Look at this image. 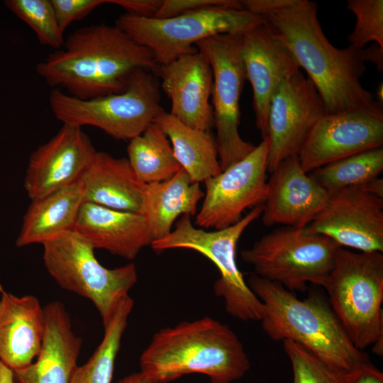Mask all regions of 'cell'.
Returning a JSON list of instances; mask_svg holds the SVG:
<instances>
[{
  "label": "cell",
  "instance_id": "35",
  "mask_svg": "<svg viewBox=\"0 0 383 383\" xmlns=\"http://www.w3.org/2000/svg\"><path fill=\"white\" fill-rule=\"evenodd\" d=\"M163 0H108L109 4L118 5L126 13L139 17H155Z\"/></svg>",
  "mask_w": 383,
  "mask_h": 383
},
{
  "label": "cell",
  "instance_id": "28",
  "mask_svg": "<svg viewBox=\"0 0 383 383\" xmlns=\"http://www.w3.org/2000/svg\"><path fill=\"white\" fill-rule=\"evenodd\" d=\"M133 307V300L128 295L104 327L101 343L84 365L77 366L70 383H111L115 361Z\"/></svg>",
  "mask_w": 383,
  "mask_h": 383
},
{
  "label": "cell",
  "instance_id": "37",
  "mask_svg": "<svg viewBox=\"0 0 383 383\" xmlns=\"http://www.w3.org/2000/svg\"><path fill=\"white\" fill-rule=\"evenodd\" d=\"M355 383H383V373L369 362L362 367Z\"/></svg>",
  "mask_w": 383,
  "mask_h": 383
},
{
  "label": "cell",
  "instance_id": "25",
  "mask_svg": "<svg viewBox=\"0 0 383 383\" xmlns=\"http://www.w3.org/2000/svg\"><path fill=\"white\" fill-rule=\"evenodd\" d=\"M204 196L199 183L182 168L167 180L145 184L143 215L153 241L170 234L179 216H194Z\"/></svg>",
  "mask_w": 383,
  "mask_h": 383
},
{
  "label": "cell",
  "instance_id": "7",
  "mask_svg": "<svg viewBox=\"0 0 383 383\" xmlns=\"http://www.w3.org/2000/svg\"><path fill=\"white\" fill-rule=\"evenodd\" d=\"M264 23L245 9L210 6L174 17L158 18L121 14L115 26L140 45L148 48L158 66L196 52V43L221 35H242Z\"/></svg>",
  "mask_w": 383,
  "mask_h": 383
},
{
  "label": "cell",
  "instance_id": "6",
  "mask_svg": "<svg viewBox=\"0 0 383 383\" xmlns=\"http://www.w3.org/2000/svg\"><path fill=\"white\" fill-rule=\"evenodd\" d=\"M153 74L138 70L122 92L89 99L52 89L50 107L63 124L94 126L116 139L129 141L142 134L163 111L159 84Z\"/></svg>",
  "mask_w": 383,
  "mask_h": 383
},
{
  "label": "cell",
  "instance_id": "34",
  "mask_svg": "<svg viewBox=\"0 0 383 383\" xmlns=\"http://www.w3.org/2000/svg\"><path fill=\"white\" fill-rule=\"evenodd\" d=\"M210 6L243 9L240 1L237 0H163L155 18H171L191 11Z\"/></svg>",
  "mask_w": 383,
  "mask_h": 383
},
{
  "label": "cell",
  "instance_id": "41",
  "mask_svg": "<svg viewBox=\"0 0 383 383\" xmlns=\"http://www.w3.org/2000/svg\"><path fill=\"white\" fill-rule=\"evenodd\" d=\"M377 96L378 98V102L382 104L383 101V84L381 83L377 90Z\"/></svg>",
  "mask_w": 383,
  "mask_h": 383
},
{
  "label": "cell",
  "instance_id": "24",
  "mask_svg": "<svg viewBox=\"0 0 383 383\" xmlns=\"http://www.w3.org/2000/svg\"><path fill=\"white\" fill-rule=\"evenodd\" d=\"M84 194L79 182L31 200L16 240L17 247L43 244L74 231Z\"/></svg>",
  "mask_w": 383,
  "mask_h": 383
},
{
  "label": "cell",
  "instance_id": "17",
  "mask_svg": "<svg viewBox=\"0 0 383 383\" xmlns=\"http://www.w3.org/2000/svg\"><path fill=\"white\" fill-rule=\"evenodd\" d=\"M240 51L246 80L252 89L255 124L263 139L267 137L269 108L274 92L300 68L264 23L241 35Z\"/></svg>",
  "mask_w": 383,
  "mask_h": 383
},
{
  "label": "cell",
  "instance_id": "20",
  "mask_svg": "<svg viewBox=\"0 0 383 383\" xmlns=\"http://www.w3.org/2000/svg\"><path fill=\"white\" fill-rule=\"evenodd\" d=\"M43 310L45 330L37 360L13 370L14 383H70L78 366L82 339L73 331L65 306L55 301Z\"/></svg>",
  "mask_w": 383,
  "mask_h": 383
},
{
  "label": "cell",
  "instance_id": "29",
  "mask_svg": "<svg viewBox=\"0 0 383 383\" xmlns=\"http://www.w3.org/2000/svg\"><path fill=\"white\" fill-rule=\"evenodd\" d=\"M383 171V147L363 151L321 166L308 173L328 193L360 186Z\"/></svg>",
  "mask_w": 383,
  "mask_h": 383
},
{
  "label": "cell",
  "instance_id": "22",
  "mask_svg": "<svg viewBox=\"0 0 383 383\" xmlns=\"http://www.w3.org/2000/svg\"><path fill=\"white\" fill-rule=\"evenodd\" d=\"M0 361L12 370L30 365L40 352L44 310L33 295L18 296L0 285Z\"/></svg>",
  "mask_w": 383,
  "mask_h": 383
},
{
  "label": "cell",
  "instance_id": "27",
  "mask_svg": "<svg viewBox=\"0 0 383 383\" xmlns=\"http://www.w3.org/2000/svg\"><path fill=\"white\" fill-rule=\"evenodd\" d=\"M127 154L136 178L143 184L167 180L182 169L167 136L153 123L129 140Z\"/></svg>",
  "mask_w": 383,
  "mask_h": 383
},
{
  "label": "cell",
  "instance_id": "23",
  "mask_svg": "<svg viewBox=\"0 0 383 383\" xmlns=\"http://www.w3.org/2000/svg\"><path fill=\"white\" fill-rule=\"evenodd\" d=\"M79 182L84 202L143 215L145 187L127 158L96 152Z\"/></svg>",
  "mask_w": 383,
  "mask_h": 383
},
{
  "label": "cell",
  "instance_id": "15",
  "mask_svg": "<svg viewBox=\"0 0 383 383\" xmlns=\"http://www.w3.org/2000/svg\"><path fill=\"white\" fill-rule=\"evenodd\" d=\"M306 228L343 248L383 252V199L362 186L330 192L324 207Z\"/></svg>",
  "mask_w": 383,
  "mask_h": 383
},
{
  "label": "cell",
  "instance_id": "1",
  "mask_svg": "<svg viewBox=\"0 0 383 383\" xmlns=\"http://www.w3.org/2000/svg\"><path fill=\"white\" fill-rule=\"evenodd\" d=\"M243 9L260 16L270 33L291 52L320 95L327 113L365 106L374 101L361 84L366 71L362 50L334 47L309 0H241Z\"/></svg>",
  "mask_w": 383,
  "mask_h": 383
},
{
  "label": "cell",
  "instance_id": "39",
  "mask_svg": "<svg viewBox=\"0 0 383 383\" xmlns=\"http://www.w3.org/2000/svg\"><path fill=\"white\" fill-rule=\"evenodd\" d=\"M116 383H157L149 376L140 371L119 379Z\"/></svg>",
  "mask_w": 383,
  "mask_h": 383
},
{
  "label": "cell",
  "instance_id": "16",
  "mask_svg": "<svg viewBox=\"0 0 383 383\" xmlns=\"http://www.w3.org/2000/svg\"><path fill=\"white\" fill-rule=\"evenodd\" d=\"M80 127L63 124L29 157L23 187L33 200L79 182L96 153Z\"/></svg>",
  "mask_w": 383,
  "mask_h": 383
},
{
  "label": "cell",
  "instance_id": "36",
  "mask_svg": "<svg viewBox=\"0 0 383 383\" xmlns=\"http://www.w3.org/2000/svg\"><path fill=\"white\" fill-rule=\"evenodd\" d=\"M365 62H371L375 65L379 72L383 71V48L377 43H372L367 48L362 49Z\"/></svg>",
  "mask_w": 383,
  "mask_h": 383
},
{
  "label": "cell",
  "instance_id": "12",
  "mask_svg": "<svg viewBox=\"0 0 383 383\" xmlns=\"http://www.w3.org/2000/svg\"><path fill=\"white\" fill-rule=\"evenodd\" d=\"M270 140L267 137L243 160L207 179L195 225L219 230L238 222L247 209L263 204L267 190Z\"/></svg>",
  "mask_w": 383,
  "mask_h": 383
},
{
  "label": "cell",
  "instance_id": "19",
  "mask_svg": "<svg viewBox=\"0 0 383 383\" xmlns=\"http://www.w3.org/2000/svg\"><path fill=\"white\" fill-rule=\"evenodd\" d=\"M156 74L171 101L170 113L192 128L209 131L214 125L209 102L213 72L206 57L199 50L183 55L160 66Z\"/></svg>",
  "mask_w": 383,
  "mask_h": 383
},
{
  "label": "cell",
  "instance_id": "38",
  "mask_svg": "<svg viewBox=\"0 0 383 383\" xmlns=\"http://www.w3.org/2000/svg\"><path fill=\"white\" fill-rule=\"evenodd\" d=\"M362 186L369 193L383 199V179L376 177Z\"/></svg>",
  "mask_w": 383,
  "mask_h": 383
},
{
  "label": "cell",
  "instance_id": "26",
  "mask_svg": "<svg viewBox=\"0 0 383 383\" xmlns=\"http://www.w3.org/2000/svg\"><path fill=\"white\" fill-rule=\"evenodd\" d=\"M153 123L167 136L176 159L193 182H204L222 172L216 140L209 131L192 128L164 110Z\"/></svg>",
  "mask_w": 383,
  "mask_h": 383
},
{
  "label": "cell",
  "instance_id": "3",
  "mask_svg": "<svg viewBox=\"0 0 383 383\" xmlns=\"http://www.w3.org/2000/svg\"><path fill=\"white\" fill-rule=\"evenodd\" d=\"M140 367L157 383L193 373L211 383H231L245 374L250 362L235 332L206 316L155 333L140 357Z\"/></svg>",
  "mask_w": 383,
  "mask_h": 383
},
{
  "label": "cell",
  "instance_id": "32",
  "mask_svg": "<svg viewBox=\"0 0 383 383\" xmlns=\"http://www.w3.org/2000/svg\"><path fill=\"white\" fill-rule=\"evenodd\" d=\"M347 9L355 16L354 29L348 37L350 45L362 50L374 43L383 48V1L348 0Z\"/></svg>",
  "mask_w": 383,
  "mask_h": 383
},
{
  "label": "cell",
  "instance_id": "10",
  "mask_svg": "<svg viewBox=\"0 0 383 383\" xmlns=\"http://www.w3.org/2000/svg\"><path fill=\"white\" fill-rule=\"evenodd\" d=\"M340 247L306 227L282 226L262 235L241 252L254 274L280 284L290 292H305L307 284L323 287Z\"/></svg>",
  "mask_w": 383,
  "mask_h": 383
},
{
  "label": "cell",
  "instance_id": "18",
  "mask_svg": "<svg viewBox=\"0 0 383 383\" xmlns=\"http://www.w3.org/2000/svg\"><path fill=\"white\" fill-rule=\"evenodd\" d=\"M262 213L265 226H308L324 207L328 193L301 168L298 156L282 161L270 173Z\"/></svg>",
  "mask_w": 383,
  "mask_h": 383
},
{
  "label": "cell",
  "instance_id": "5",
  "mask_svg": "<svg viewBox=\"0 0 383 383\" xmlns=\"http://www.w3.org/2000/svg\"><path fill=\"white\" fill-rule=\"evenodd\" d=\"M328 303L359 350L383 337V252L339 247L323 287Z\"/></svg>",
  "mask_w": 383,
  "mask_h": 383
},
{
  "label": "cell",
  "instance_id": "14",
  "mask_svg": "<svg viewBox=\"0 0 383 383\" xmlns=\"http://www.w3.org/2000/svg\"><path fill=\"white\" fill-rule=\"evenodd\" d=\"M326 113L313 84L300 70L282 82L269 108V173L282 161L298 156L309 132Z\"/></svg>",
  "mask_w": 383,
  "mask_h": 383
},
{
  "label": "cell",
  "instance_id": "31",
  "mask_svg": "<svg viewBox=\"0 0 383 383\" xmlns=\"http://www.w3.org/2000/svg\"><path fill=\"white\" fill-rule=\"evenodd\" d=\"M6 6L28 25L41 45L61 49L65 40L51 0H9Z\"/></svg>",
  "mask_w": 383,
  "mask_h": 383
},
{
  "label": "cell",
  "instance_id": "2",
  "mask_svg": "<svg viewBox=\"0 0 383 383\" xmlns=\"http://www.w3.org/2000/svg\"><path fill=\"white\" fill-rule=\"evenodd\" d=\"M63 47L38 62L36 72L52 89L65 88L80 99L122 92L135 71L156 73L160 67L148 48L115 25L80 28Z\"/></svg>",
  "mask_w": 383,
  "mask_h": 383
},
{
  "label": "cell",
  "instance_id": "13",
  "mask_svg": "<svg viewBox=\"0 0 383 383\" xmlns=\"http://www.w3.org/2000/svg\"><path fill=\"white\" fill-rule=\"evenodd\" d=\"M383 145V105L377 101L326 113L313 126L298 154L306 173L335 160Z\"/></svg>",
  "mask_w": 383,
  "mask_h": 383
},
{
  "label": "cell",
  "instance_id": "33",
  "mask_svg": "<svg viewBox=\"0 0 383 383\" xmlns=\"http://www.w3.org/2000/svg\"><path fill=\"white\" fill-rule=\"evenodd\" d=\"M60 30L70 23L89 15L96 7L108 4V0H51Z\"/></svg>",
  "mask_w": 383,
  "mask_h": 383
},
{
  "label": "cell",
  "instance_id": "40",
  "mask_svg": "<svg viewBox=\"0 0 383 383\" xmlns=\"http://www.w3.org/2000/svg\"><path fill=\"white\" fill-rule=\"evenodd\" d=\"M0 383H14L13 370L1 361Z\"/></svg>",
  "mask_w": 383,
  "mask_h": 383
},
{
  "label": "cell",
  "instance_id": "11",
  "mask_svg": "<svg viewBox=\"0 0 383 383\" xmlns=\"http://www.w3.org/2000/svg\"><path fill=\"white\" fill-rule=\"evenodd\" d=\"M241 35L221 34L196 43L213 72L211 101L221 170L239 162L255 148L239 133L240 98L246 81L240 55Z\"/></svg>",
  "mask_w": 383,
  "mask_h": 383
},
{
  "label": "cell",
  "instance_id": "21",
  "mask_svg": "<svg viewBox=\"0 0 383 383\" xmlns=\"http://www.w3.org/2000/svg\"><path fill=\"white\" fill-rule=\"evenodd\" d=\"M94 249L133 260L153 241L149 224L141 213L84 202L75 228Z\"/></svg>",
  "mask_w": 383,
  "mask_h": 383
},
{
  "label": "cell",
  "instance_id": "4",
  "mask_svg": "<svg viewBox=\"0 0 383 383\" xmlns=\"http://www.w3.org/2000/svg\"><path fill=\"white\" fill-rule=\"evenodd\" d=\"M247 284L264 304L262 328L272 340L293 341L348 372L370 362L353 345L329 303L321 296L311 294L300 299L280 284L254 274Z\"/></svg>",
  "mask_w": 383,
  "mask_h": 383
},
{
  "label": "cell",
  "instance_id": "30",
  "mask_svg": "<svg viewBox=\"0 0 383 383\" xmlns=\"http://www.w3.org/2000/svg\"><path fill=\"white\" fill-rule=\"evenodd\" d=\"M292 367L293 383H355L360 370L348 372L335 367L303 346L282 341Z\"/></svg>",
  "mask_w": 383,
  "mask_h": 383
},
{
  "label": "cell",
  "instance_id": "9",
  "mask_svg": "<svg viewBox=\"0 0 383 383\" xmlns=\"http://www.w3.org/2000/svg\"><path fill=\"white\" fill-rule=\"evenodd\" d=\"M43 262L49 274L62 289L89 299L104 327L138 280L135 264L113 269L102 266L94 248L76 231L45 242Z\"/></svg>",
  "mask_w": 383,
  "mask_h": 383
},
{
  "label": "cell",
  "instance_id": "8",
  "mask_svg": "<svg viewBox=\"0 0 383 383\" xmlns=\"http://www.w3.org/2000/svg\"><path fill=\"white\" fill-rule=\"evenodd\" d=\"M262 210L263 204L258 205L236 223L212 231L196 228L191 216L183 215L170 234L154 240L150 246L156 252L189 249L206 257L220 272L213 291L223 299L226 312L243 321H261L265 314L264 304L245 282L236 263L235 253L240 236L262 215Z\"/></svg>",
  "mask_w": 383,
  "mask_h": 383
}]
</instances>
